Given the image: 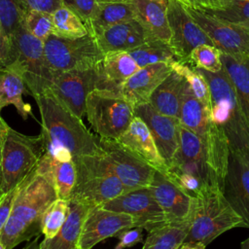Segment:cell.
I'll list each match as a JSON object with an SVG mask.
<instances>
[{"instance_id": "cell-14", "label": "cell", "mask_w": 249, "mask_h": 249, "mask_svg": "<svg viewBox=\"0 0 249 249\" xmlns=\"http://www.w3.org/2000/svg\"><path fill=\"white\" fill-rule=\"evenodd\" d=\"M188 12L203 29L221 53L249 55V28L218 18L206 12L186 6Z\"/></svg>"}, {"instance_id": "cell-8", "label": "cell", "mask_w": 249, "mask_h": 249, "mask_svg": "<svg viewBox=\"0 0 249 249\" xmlns=\"http://www.w3.org/2000/svg\"><path fill=\"white\" fill-rule=\"evenodd\" d=\"M86 116L99 137L118 139L135 117L134 105L122 93L94 89L88 95Z\"/></svg>"}, {"instance_id": "cell-43", "label": "cell", "mask_w": 249, "mask_h": 249, "mask_svg": "<svg viewBox=\"0 0 249 249\" xmlns=\"http://www.w3.org/2000/svg\"><path fill=\"white\" fill-rule=\"evenodd\" d=\"M63 6L73 11L86 24L92 18L96 7L97 0H62Z\"/></svg>"}, {"instance_id": "cell-41", "label": "cell", "mask_w": 249, "mask_h": 249, "mask_svg": "<svg viewBox=\"0 0 249 249\" xmlns=\"http://www.w3.org/2000/svg\"><path fill=\"white\" fill-rule=\"evenodd\" d=\"M24 25L32 35L42 41L53 34V16L50 13L28 10L24 18Z\"/></svg>"}, {"instance_id": "cell-55", "label": "cell", "mask_w": 249, "mask_h": 249, "mask_svg": "<svg viewBox=\"0 0 249 249\" xmlns=\"http://www.w3.org/2000/svg\"><path fill=\"white\" fill-rule=\"evenodd\" d=\"M97 1H106V0H97Z\"/></svg>"}, {"instance_id": "cell-50", "label": "cell", "mask_w": 249, "mask_h": 249, "mask_svg": "<svg viewBox=\"0 0 249 249\" xmlns=\"http://www.w3.org/2000/svg\"><path fill=\"white\" fill-rule=\"evenodd\" d=\"M39 237L36 236L33 240L29 241L25 246H23L21 249H39V241H38Z\"/></svg>"}, {"instance_id": "cell-25", "label": "cell", "mask_w": 249, "mask_h": 249, "mask_svg": "<svg viewBox=\"0 0 249 249\" xmlns=\"http://www.w3.org/2000/svg\"><path fill=\"white\" fill-rule=\"evenodd\" d=\"M134 18L154 37L164 42L170 41L167 20L168 0H130Z\"/></svg>"}, {"instance_id": "cell-56", "label": "cell", "mask_w": 249, "mask_h": 249, "mask_svg": "<svg viewBox=\"0 0 249 249\" xmlns=\"http://www.w3.org/2000/svg\"><path fill=\"white\" fill-rule=\"evenodd\" d=\"M180 1H181V2H182V1H183V0H180Z\"/></svg>"}, {"instance_id": "cell-16", "label": "cell", "mask_w": 249, "mask_h": 249, "mask_svg": "<svg viewBox=\"0 0 249 249\" xmlns=\"http://www.w3.org/2000/svg\"><path fill=\"white\" fill-rule=\"evenodd\" d=\"M136 227L132 216L102 208L91 207L84 221L78 249H91L100 241L115 237L123 230Z\"/></svg>"}, {"instance_id": "cell-44", "label": "cell", "mask_w": 249, "mask_h": 249, "mask_svg": "<svg viewBox=\"0 0 249 249\" xmlns=\"http://www.w3.org/2000/svg\"><path fill=\"white\" fill-rule=\"evenodd\" d=\"M119 239L114 249H125L136 245L143 241V229L140 227H133L123 230L115 235Z\"/></svg>"}, {"instance_id": "cell-7", "label": "cell", "mask_w": 249, "mask_h": 249, "mask_svg": "<svg viewBox=\"0 0 249 249\" xmlns=\"http://www.w3.org/2000/svg\"><path fill=\"white\" fill-rule=\"evenodd\" d=\"M44 153L41 135L27 136L9 126L1 154L0 196L18 187L36 167Z\"/></svg>"}, {"instance_id": "cell-37", "label": "cell", "mask_w": 249, "mask_h": 249, "mask_svg": "<svg viewBox=\"0 0 249 249\" xmlns=\"http://www.w3.org/2000/svg\"><path fill=\"white\" fill-rule=\"evenodd\" d=\"M69 214V200L57 198L45 211L42 224L41 233L45 238L53 237L64 225Z\"/></svg>"}, {"instance_id": "cell-6", "label": "cell", "mask_w": 249, "mask_h": 249, "mask_svg": "<svg viewBox=\"0 0 249 249\" xmlns=\"http://www.w3.org/2000/svg\"><path fill=\"white\" fill-rule=\"evenodd\" d=\"M10 57L5 67L18 72L30 95L47 89L53 77L45 55L44 41L32 35L24 22L10 39Z\"/></svg>"}, {"instance_id": "cell-3", "label": "cell", "mask_w": 249, "mask_h": 249, "mask_svg": "<svg viewBox=\"0 0 249 249\" xmlns=\"http://www.w3.org/2000/svg\"><path fill=\"white\" fill-rule=\"evenodd\" d=\"M195 68L205 78L210 89L209 121L224 130L231 151L249 158V123L224 67L216 73Z\"/></svg>"}, {"instance_id": "cell-12", "label": "cell", "mask_w": 249, "mask_h": 249, "mask_svg": "<svg viewBox=\"0 0 249 249\" xmlns=\"http://www.w3.org/2000/svg\"><path fill=\"white\" fill-rule=\"evenodd\" d=\"M97 89L95 68L53 72L50 87L57 97L74 115L83 120L86 116L87 98L89 92Z\"/></svg>"}, {"instance_id": "cell-2", "label": "cell", "mask_w": 249, "mask_h": 249, "mask_svg": "<svg viewBox=\"0 0 249 249\" xmlns=\"http://www.w3.org/2000/svg\"><path fill=\"white\" fill-rule=\"evenodd\" d=\"M57 198L53 183L35 167L18 185L10 217L1 234L5 249H14L39 236L43 215Z\"/></svg>"}, {"instance_id": "cell-13", "label": "cell", "mask_w": 249, "mask_h": 249, "mask_svg": "<svg viewBox=\"0 0 249 249\" xmlns=\"http://www.w3.org/2000/svg\"><path fill=\"white\" fill-rule=\"evenodd\" d=\"M101 207L132 216L136 227H140L148 232L168 224L161 207L149 188L124 192L105 202Z\"/></svg>"}, {"instance_id": "cell-52", "label": "cell", "mask_w": 249, "mask_h": 249, "mask_svg": "<svg viewBox=\"0 0 249 249\" xmlns=\"http://www.w3.org/2000/svg\"><path fill=\"white\" fill-rule=\"evenodd\" d=\"M192 245H190V244H187V243H183L180 247H179V249H192Z\"/></svg>"}, {"instance_id": "cell-26", "label": "cell", "mask_w": 249, "mask_h": 249, "mask_svg": "<svg viewBox=\"0 0 249 249\" xmlns=\"http://www.w3.org/2000/svg\"><path fill=\"white\" fill-rule=\"evenodd\" d=\"M90 208L69 201V214L64 225L53 237L44 238L39 249H78L83 224Z\"/></svg>"}, {"instance_id": "cell-42", "label": "cell", "mask_w": 249, "mask_h": 249, "mask_svg": "<svg viewBox=\"0 0 249 249\" xmlns=\"http://www.w3.org/2000/svg\"><path fill=\"white\" fill-rule=\"evenodd\" d=\"M165 175L193 197H196L207 186L197 177L185 172L168 170Z\"/></svg>"}, {"instance_id": "cell-53", "label": "cell", "mask_w": 249, "mask_h": 249, "mask_svg": "<svg viewBox=\"0 0 249 249\" xmlns=\"http://www.w3.org/2000/svg\"><path fill=\"white\" fill-rule=\"evenodd\" d=\"M192 249H205V247H202V246H193Z\"/></svg>"}, {"instance_id": "cell-19", "label": "cell", "mask_w": 249, "mask_h": 249, "mask_svg": "<svg viewBox=\"0 0 249 249\" xmlns=\"http://www.w3.org/2000/svg\"><path fill=\"white\" fill-rule=\"evenodd\" d=\"M223 194L249 228V158L231 151Z\"/></svg>"}, {"instance_id": "cell-21", "label": "cell", "mask_w": 249, "mask_h": 249, "mask_svg": "<svg viewBox=\"0 0 249 249\" xmlns=\"http://www.w3.org/2000/svg\"><path fill=\"white\" fill-rule=\"evenodd\" d=\"M154 38L135 18L115 24L95 37L103 53L129 52Z\"/></svg>"}, {"instance_id": "cell-1", "label": "cell", "mask_w": 249, "mask_h": 249, "mask_svg": "<svg viewBox=\"0 0 249 249\" xmlns=\"http://www.w3.org/2000/svg\"><path fill=\"white\" fill-rule=\"evenodd\" d=\"M41 115V137L45 152L59 160L102 154L97 136L49 90L33 95Z\"/></svg>"}, {"instance_id": "cell-33", "label": "cell", "mask_w": 249, "mask_h": 249, "mask_svg": "<svg viewBox=\"0 0 249 249\" xmlns=\"http://www.w3.org/2000/svg\"><path fill=\"white\" fill-rule=\"evenodd\" d=\"M191 223L166 224L148 232L142 249H179L189 232Z\"/></svg>"}, {"instance_id": "cell-10", "label": "cell", "mask_w": 249, "mask_h": 249, "mask_svg": "<svg viewBox=\"0 0 249 249\" xmlns=\"http://www.w3.org/2000/svg\"><path fill=\"white\" fill-rule=\"evenodd\" d=\"M97 140L103 156L123 183L125 192L150 186L156 172L153 166L116 139L98 136Z\"/></svg>"}, {"instance_id": "cell-49", "label": "cell", "mask_w": 249, "mask_h": 249, "mask_svg": "<svg viewBox=\"0 0 249 249\" xmlns=\"http://www.w3.org/2000/svg\"><path fill=\"white\" fill-rule=\"evenodd\" d=\"M8 128H9L8 124L4 121V119H3V118L1 117V115H0V142L3 141V140H5V137H6Z\"/></svg>"}, {"instance_id": "cell-4", "label": "cell", "mask_w": 249, "mask_h": 249, "mask_svg": "<svg viewBox=\"0 0 249 249\" xmlns=\"http://www.w3.org/2000/svg\"><path fill=\"white\" fill-rule=\"evenodd\" d=\"M233 228L248 226L231 206L220 187L207 185L196 197L192 224L184 243L206 247Z\"/></svg>"}, {"instance_id": "cell-54", "label": "cell", "mask_w": 249, "mask_h": 249, "mask_svg": "<svg viewBox=\"0 0 249 249\" xmlns=\"http://www.w3.org/2000/svg\"><path fill=\"white\" fill-rule=\"evenodd\" d=\"M0 249H5V246L1 241H0Z\"/></svg>"}, {"instance_id": "cell-22", "label": "cell", "mask_w": 249, "mask_h": 249, "mask_svg": "<svg viewBox=\"0 0 249 249\" xmlns=\"http://www.w3.org/2000/svg\"><path fill=\"white\" fill-rule=\"evenodd\" d=\"M172 64L159 62L140 68L124 84L121 93L134 106L149 102L154 90L171 73Z\"/></svg>"}, {"instance_id": "cell-32", "label": "cell", "mask_w": 249, "mask_h": 249, "mask_svg": "<svg viewBox=\"0 0 249 249\" xmlns=\"http://www.w3.org/2000/svg\"><path fill=\"white\" fill-rule=\"evenodd\" d=\"M221 60L249 123V55H232L221 53Z\"/></svg>"}, {"instance_id": "cell-27", "label": "cell", "mask_w": 249, "mask_h": 249, "mask_svg": "<svg viewBox=\"0 0 249 249\" xmlns=\"http://www.w3.org/2000/svg\"><path fill=\"white\" fill-rule=\"evenodd\" d=\"M36 169L53 183L58 198L69 200L76 182V166L73 160H59L45 152Z\"/></svg>"}, {"instance_id": "cell-5", "label": "cell", "mask_w": 249, "mask_h": 249, "mask_svg": "<svg viewBox=\"0 0 249 249\" xmlns=\"http://www.w3.org/2000/svg\"><path fill=\"white\" fill-rule=\"evenodd\" d=\"M73 161L76 166V182L69 201L89 207L101 206L125 192L103 154L79 156Z\"/></svg>"}, {"instance_id": "cell-18", "label": "cell", "mask_w": 249, "mask_h": 249, "mask_svg": "<svg viewBox=\"0 0 249 249\" xmlns=\"http://www.w3.org/2000/svg\"><path fill=\"white\" fill-rule=\"evenodd\" d=\"M168 170L185 172L197 177L207 185H213L206 164L203 139L182 125L179 147L168 164Z\"/></svg>"}, {"instance_id": "cell-29", "label": "cell", "mask_w": 249, "mask_h": 249, "mask_svg": "<svg viewBox=\"0 0 249 249\" xmlns=\"http://www.w3.org/2000/svg\"><path fill=\"white\" fill-rule=\"evenodd\" d=\"M185 82L186 79L173 69L154 90L149 103L160 113L179 119Z\"/></svg>"}, {"instance_id": "cell-51", "label": "cell", "mask_w": 249, "mask_h": 249, "mask_svg": "<svg viewBox=\"0 0 249 249\" xmlns=\"http://www.w3.org/2000/svg\"><path fill=\"white\" fill-rule=\"evenodd\" d=\"M6 138V137H5ZM3 143H4V140L0 142V184H1V154H2V148H3ZM0 198H1V196H0Z\"/></svg>"}, {"instance_id": "cell-17", "label": "cell", "mask_w": 249, "mask_h": 249, "mask_svg": "<svg viewBox=\"0 0 249 249\" xmlns=\"http://www.w3.org/2000/svg\"><path fill=\"white\" fill-rule=\"evenodd\" d=\"M134 115L147 124L160 154L168 165L179 147V119L160 113L149 102L134 106Z\"/></svg>"}, {"instance_id": "cell-36", "label": "cell", "mask_w": 249, "mask_h": 249, "mask_svg": "<svg viewBox=\"0 0 249 249\" xmlns=\"http://www.w3.org/2000/svg\"><path fill=\"white\" fill-rule=\"evenodd\" d=\"M26 12L18 0H0V27L9 41L24 22Z\"/></svg>"}, {"instance_id": "cell-34", "label": "cell", "mask_w": 249, "mask_h": 249, "mask_svg": "<svg viewBox=\"0 0 249 249\" xmlns=\"http://www.w3.org/2000/svg\"><path fill=\"white\" fill-rule=\"evenodd\" d=\"M127 53L140 68L159 62L173 64L179 61L170 44L160 39H152Z\"/></svg>"}, {"instance_id": "cell-35", "label": "cell", "mask_w": 249, "mask_h": 249, "mask_svg": "<svg viewBox=\"0 0 249 249\" xmlns=\"http://www.w3.org/2000/svg\"><path fill=\"white\" fill-rule=\"evenodd\" d=\"M53 35L63 38H80L88 34L83 20L70 9L61 6L53 14Z\"/></svg>"}, {"instance_id": "cell-38", "label": "cell", "mask_w": 249, "mask_h": 249, "mask_svg": "<svg viewBox=\"0 0 249 249\" xmlns=\"http://www.w3.org/2000/svg\"><path fill=\"white\" fill-rule=\"evenodd\" d=\"M172 68L186 79L196 97L210 109L211 95L205 78L189 63H182L178 61L172 64Z\"/></svg>"}, {"instance_id": "cell-23", "label": "cell", "mask_w": 249, "mask_h": 249, "mask_svg": "<svg viewBox=\"0 0 249 249\" xmlns=\"http://www.w3.org/2000/svg\"><path fill=\"white\" fill-rule=\"evenodd\" d=\"M116 140L132 151L156 170L164 175L167 173L168 165L160 154L147 124L140 118L135 116L128 128Z\"/></svg>"}, {"instance_id": "cell-15", "label": "cell", "mask_w": 249, "mask_h": 249, "mask_svg": "<svg viewBox=\"0 0 249 249\" xmlns=\"http://www.w3.org/2000/svg\"><path fill=\"white\" fill-rule=\"evenodd\" d=\"M148 188L161 207L168 224H192L196 197L158 170Z\"/></svg>"}, {"instance_id": "cell-45", "label": "cell", "mask_w": 249, "mask_h": 249, "mask_svg": "<svg viewBox=\"0 0 249 249\" xmlns=\"http://www.w3.org/2000/svg\"><path fill=\"white\" fill-rule=\"evenodd\" d=\"M18 190V186L11 190L10 192L6 193L5 195H3L0 198V241H1V234H2L3 229L10 217Z\"/></svg>"}, {"instance_id": "cell-39", "label": "cell", "mask_w": 249, "mask_h": 249, "mask_svg": "<svg viewBox=\"0 0 249 249\" xmlns=\"http://www.w3.org/2000/svg\"><path fill=\"white\" fill-rule=\"evenodd\" d=\"M190 64L209 72H219L223 69L221 52L211 45H199L192 52Z\"/></svg>"}, {"instance_id": "cell-40", "label": "cell", "mask_w": 249, "mask_h": 249, "mask_svg": "<svg viewBox=\"0 0 249 249\" xmlns=\"http://www.w3.org/2000/svg\"><path fill=\"white\" fill-rule=\"evenodd\" d=\"M218 18L249 28V0H231L220 10L203 11Z\"/></svg>"}, {"instance_id": "cell-30", "label": "cell", "mask_w": 249, "mask_h": 249, "mask_svg": "<svg viewBox=\"0 0 249 249\" xmlns=\"http://www.w3.org/2000/svg\"><path fill=\"white\" fill-rule=\"evenodd\" d=\"M23 93L29 94L23 78L8 67L0 68V113L4 107L14 105L23 120L33 117L31 106L22 99Z\"/></svg>"}, {"instance_id": "cell-48", "label": "cell", "mask_w": 249, "mask_h": 249, "mask_svg": "<svg viewBox=\"0 0 249 249\" xmlns=\"http://www.w3.org/2000/svg\"><path fill=\"white\" fill-rule=\"evenodd\" d=\"M11 45L0 27V68L5 67L9 61Z\"/></svg>"}, {"instance_id": "cell-28", "label": "cell", "mask_w": 249, "mask_h": 249, "mask_svg": "<svg viewBox=\"0 0 249 249\" xmlns=\"http://www.w3.org/2000/svg\"><path fill=\"white\" fill-rule=\"evenodd\" d=\"M130 19H134L130 0L97 1L95 13L86 27L88 33L95 38L105 29Z\"/></svg>"}, {"instance_id": "cell-47", "label": "cell", "mask_w": 249, "mask_h": 249, "mask_svg": "<svg viewBox=\"0 0 249 249\" xmlns=\"http://www.w3.org/2000/svg\"><path fill=\"white\" fill-rule=\"evenodd\" d=\"M231 0H183L186 6L199 11L220 10L227 7Z\"/></svg>"}, {"instance_id": "cell-11", "label": "cell", "mask_w": 249, "mask_h": 249, "mask_svg": "<svg viewBox=\"0 0 249 249\" xmlns=\"http://www.w3.org/2000/svg\"><path fill=\"white\" fill-rule=\"evenodd\" d=\"M167 20L171 34L169 44L180 62L190 64L191 53L199 45L214 46L180 0H168Z\"/></svg>"}, {"instance_id": "cell-46", "label": "cell", "mask_w": 249, "mask_h": 249, "mask_svg": "<svg viewBox=\"0 0 249 249\" xmlns=\"http://www.w3.org/2000/svg\"><path fill=\"white\" fill-rule=\"evenodd\" d=\"M25 10H34L53 14L63 6L62 0H18Z\"/></svg>"}, {"instance_id": "cell-9", "label": "cell", "mask_w": 249, "mask_h": 249, "mask_svg": "<svg viewBox=\"0 0 249 249\" xmlns=\"http://www.w3.org/2000/svg\"><path fill=\"white\" fill-rule=\"evenodd\" d=\"M46 59L53 72L86 70L95 67L104 53L89 33L80 38L50 35L44 41Z\"/></svg>"}, {"instance_id": "cell-20", "label": "cell", "mask_w": 249, "mask_h": 249, "mask_svg": "<svg viewBox=\"0 0 249 249\" xmlns=\"http://www.w3.org/2000/svg\"><path fill=\"white\" fill-rule=\"evenodd\" d=\"M97 89L121 93L124 84L140 69L127 52L104 53L95 65Z\"/></svg>"}, {"instance_id": "cell-24", "label": "cell", "mask_w": 249, "mask_h": 249, "mask_svg": "<svg viewBox=\"0 0 249 249\" xmlns=\"http://www.w3.org/2000/svg\"><path fill=\"white\" fill-rule=\"evenodd\" d=\"M203 142L211 183L223 191L231 153L228 138L220 126L209 121Z\"/></svg>"}, {"instance_id": "cell-31", "label": "cell", "mask_w": 249, "mask_h": 249, "mask_svg": "<svg viewBox=\"0 0 249 249\" xmlns=\"http://www.w3.org/2000/svg\"><path fill=\"white\" fill-rule=\"evenodd\" d=\"M179 121L182 126L204 140L209 124V109L196 97L187 81L182 93Z\"/></svg>"}]
</instances>
